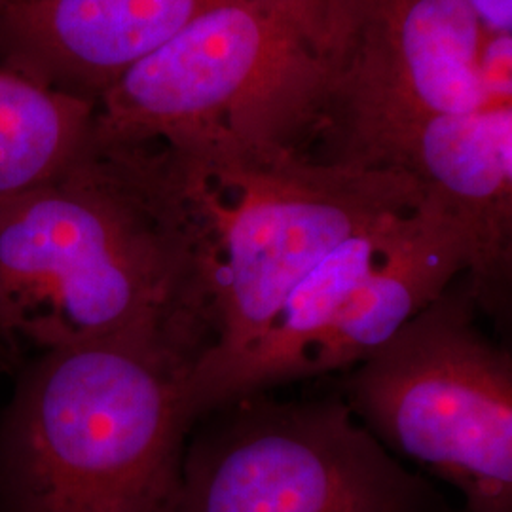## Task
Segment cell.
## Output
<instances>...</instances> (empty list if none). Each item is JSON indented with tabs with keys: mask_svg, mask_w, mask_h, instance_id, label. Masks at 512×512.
<instances>
[{
	"mask_svg": "<svg viewBox=\"0 0 512 512\" xmlns=\"http://www.w3.org/2000/svg\"><path fill=\"white\" fill-rule=\"evenodd\" d=\"M120 336L213 348L194 241L164 148L92 129L69 164L0 196V346ZM198 363V366H200Z\"/></svg>",
	"mask_w": 512,
	"mask_h": 512,
	"instance_id": "cell-1",
	"label": "cell"
},
{
	"mask_svg": "<svg viewBox=\"0 0 512 512\" xmlns=\"http://www.w3.org/2000/svg\"><path fill=\"white\" fill-rule=\"evenodd\" d=\"M198 359L162 338L37 351L0 412V512H171Z\"/></svg>",
	"mask_w": 512,
	"mask_h": 512,
	"instance_id": "cell-2",
	"label": "cell"
},
{
	"mask_svg": "<svg viewBox=\"0 0 512 512\" xmlns=\"http://www.w3.org/2000/svg\"><path fill=\"white\" fill-rule=\"evenodd\" d=\"M162 147L213 329V348L190 382L198 421L203 393L255 346L302 277L346 239L416 207L425 192L397 171L325 164L230 137Z\"/></svg>",
	"mask_w": 512,
	"mask_h": 512,
	"instance_id": "cell-3",
	"label": "cell"
},
{
	"mask_svg": "<svg viewBox=\"0 0 512 512\" xmlns=\"http://www.w3.org/2000/svg\"><path fill=\"white\" fill-rule=\"evenodd\" d=\"M329 0H234L122 74L92 135L190 148L215 139L304 154L327 82Z\"/></svg>",
	"mask_w": 512,
	"mask_h": 512,
	"instance_id": "cell-4",
	"label": "cell"
},
{
	"mask_svg": "<svg viewBox=\"0 0 512 512\" xmlns=\"http://www.w3.org/2000/svg\"><path fill=\"white\" fill-rule=\"evenodd\" d=\"M476 311L463 274L349 368L344 401L391 454L459 490L465 512H512V357Z\"/></svg>",
	"mask_w": 512,
	"mask_h": 512,
	"instance_id": "cell-5",
	"label": "cell"
},
{
	"mask_svg": "<svg viewBox=\"0 0 512 512\" xmlns=\"http://www.w3.org/2000/svg\"><path fill=\"white\" fill-rule=\"evenodd\" d=\"M512 103V35L463 0H329L327 82L306 156L361 167L435 114Z\"/></svg>",
	"mask_w": 512,
	"mask_h": 512,
	"instance_id": "cell-6",
	"label": "cell"
},
{
	"mask_svg": "<svg viewBox=\"0 0 512 512\" xmlns=\"http://www.w3.org/2000/svg\"><path fill=\"white\" fill-rule=\"evenodd\" d=\"M184 452L171 512H442L344 397L224 404Z\"/></svg>",
	"mask_w": 512,
	"mask_h": 512,
	"instance_id": "cell-7",
	"label": "cell"
},
{
	"mask_svg": "<svg viewBox=\"0 0 512 512\" xmlns=\"http://www.w3.org/2000/svg\"><path fill=\"white\" fill-rule=\"evenodd\" d=\"M365 169L412 177L459 220L473 249L469 291L501 319L512 281V103L427 116L376 148Z\"/></svg>",
	"mask_w": 512,
	"mask_h": 512,
	"instance_id": "cell-8",
	"label": "cell"
},
{
	"mask_svg": "<svg viewBox=\"0 0 512 512\" xmlns=\"http://www.w3.org/2000/svg\"><path fill=\"white\" fill-rule=\"evenodd\" d=\"M471 258L473 249L465 228L425 192L412 230L366 275L323 338L306 351L296 366L294 382L349 370L374 355L412 317L467 274Z\"/></svg>",
	"mask_w": 512,
	"mask_h": 512,
	"instance_id": "cell-9",
	"label": "cell"
},
{
	"mask_svg": "<svg viewBox=\"0 0 512 512\" xmlns=\"http://www.w3.org/2000/svg\"><path fill=\"white\" fill-rule=\"evenodd\" d=\"M93 110L0 67V196L69 164L90 135Z\"/></svg>",
	"mask_w": 512,
	"mask_h": 512,
	"instance_id": "cell-10",
	"label": "cell"
},
{
	"mask_svg": "<svg viewBox=\"0 0 512 512\" xmlns=\"http://www.w3.org/2000/svg\"><path fill=\"white\" fill-rule=\"evenodd\" d=\"M480 25L495 35H512V0H463Z\"/></svg>",
	"mask_w": 512,
	"mask_h": 512,
	"instance_id": "cell-11",
	"label": "cell"
},
{
	"mask_svg": "<svg viewBox=\"0 0 512 512\" xmlns=\"http://www.w3.org/2000/svg\"><path fill=\"white\" fill-rule=\"evenodd\" d=\"M10 363V353L0 346V366L8 365Z\"/></svg>",
	"mask_w": 512,
	"mask_h": 512,
	"instance_id": "cell-12",
	"label": "cell"
}]
</instances>
